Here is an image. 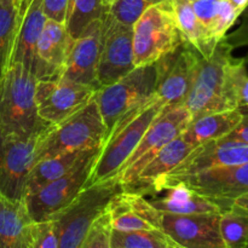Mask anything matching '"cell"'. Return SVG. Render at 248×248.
Listing matches in <instances>:
<instances>
[{
	"label": "cell",
	"instance_id": "obj_9",
	"mask_svg": "<svg viewBox=\"0 0 248 248\" xmlns=\"http://www.w3.org/2000/svg\"><path fill=\"white\" fill-rule=\"evenodd\" d=\"M102 147L89 149L67 173L24 198L28 215L34 223L53 219L87 188V181Z\"/></svg>",
	"mask_w": 248,
	"mask_h": 248
},
{
	"label": "cell",
	"instance_id": "obj_18",
	"mask_svg": "<svg viewBox=\"0 0 248 248\" xmlns=\"http://www.w3.org/2000/svg\"><path fill=\"white\" fill-rule=\"evenodd\" d=\"M248 162V144L239 140H219L196 147L171 173L182 176L206 171L215 167L232 166Z\"/></svg>",
	"mask_w": 248,
	"mask_h": 248
},
{
	"label": "cell",
	"instance_id": "obj_41",
	"mask_svg": "<svg viewBox=\"0 0 248 248\" xmlns=\"http://www.w3.org/2000/svg\"><path fill=\"white\" fill-rule=\"evenodd\" d=\"M234 205L239 206V207L248 211V194H246V195L244 196H240L239 199H236V200L234 201Z\"/></svg>",
	"mask_w": 248,
	"mask_h": 248
},
{
	"label": "cell",
	"instance_id": "obj_24",
	"mask_svg": "<svg viewBox=\"0 0 248 248\" xmlns=\"http://www.w3.org/2000/svg\"><path fill=\"white\" fill-rule=\"evenodd\" d=\"M177 27L186 43L198 50L202 57H210L219 41L216 40L200 23L189 0H171Z\"/></svg>",
	"mask_w": 248,
	"mask_h": 248
},
{
	"label": "cell",
	"instance_id": "obj_31",
	"mask_svg": "<svg viewBox=\"0 0 248 248\" xmlns=\"http://www.w3.org/2000/svg\"><path fill=\"white\" fill-rule=\"evenodd\" d=\"M162 1L166 0H111L106 15L119 23L132 27L150 6Z\"/></svg>",
	"mask_w": 248,
	"mask_h": 248
},
{
	"label": "cell",
	"instance_id": "obj_14",
	"mask_svg": "<svg viewBox=\"0 0 248 248\" xmlns=\"http://www.w3.org/2000/svg\"><path fill=\"white\" fill-rule=\"evenodd\" d=\"M132 27L106 16L102 19V43L97 67L98 89L118 81L135 69Z\"/></svg>",
	"mask_w": 248,
	"mask_h": 248
},
{
	"label": "cell",
	"instance_id": "obj_36",
	"mask_svg": "<svg viewBox=\"0 0 248 248\" xmlns=\"http://www.w3.org/2000/svg\"><path fill=\"white\" fill-rule=\"evenodd\" d=\"M219 2L220 0H194L191 1V6H193L196 17L210 34L212 31L213 23H215L216 16H217L218 9H219Z\"/></svg>",
	"mask_w": 248,
	"mask_h": 248
},
{
	"label": "cell",
	"instance_id": "obj_23",
	"mask_svg": "<svg viewBox=\"0 0 248 248\" xmlns=\"http://www.w3.org/2000/svg\"><path fill=\"white\" fill-rule=\"evenodd\" d=\"M242 114L237 109L206 114L193 119L182 137L194 147L212 140H219L229 135L241 121Z\"/></svg>",
	"mask_w": 248,
	"mask_h": 248
},
{
	"label": "cell",
	"instance_id": "obj_42",
	"mask_svg": "<svg viewBox=\"0 0 248 248\" xmlns=\"http://www.w3.org/2000/svg\"><path fill=\"white\" fill-rule=\"evenodd\" d=\"M110 2H111V0H103V4H104V6H106V9L109 6V4H110Z\"/></svg>",
	"mask_w": 248,
	"mask_h": 248
},
{
	"label": "cell",
	"instance_id": "obj_39",
	"mask_svg": "<svg viewBox=\"0 0 248 248\" xmlns=\"http://www.w3.org/2000/svg\"><path fill=\"white\" fill-rule=\"evenodd\" d=\"M242 114L241 121L239 125L232 131L228 136H225L222 140H239V142L246 143L248 144V111H244Z\"/></svg>",
	"mask_w": 248,
	"mask_h": 248
},
{
	"label": "cell",
	"instance_id": "obj_7",
	"mask_svg": "<svg viewBox=\"0 0 248 248\" xmlns=\"http://www.w3.org/2000/svg\"><path fill=\"white\" fill-rule=\"evenodd\" d=\"M120 191L123 186L116 179L85 188L52 219L57 229L58 248H81L93 223L106 212L110 201Z\"/></svg>",
	"mask_w": 248,
	"mask_h": 248
},
{
	"label": "cell",
	"instance_id": "obj_16",
	"mask_svg": "<svg viewBox=\"0 0 248 248\" xmlns=\"http://www.w3.org/2000/svg\"><path fill=\"white\" fill-rule=\"evenodd\" d=\"M102 43V21L90 24L80 38L73 40L60 80L98 90L97 67Z\"/></svg>",
	"mask_w": 248,
	"mask_h": 248
},
{
	"label": "cell",
	"instance_id": "obj_21",
	"mask_svg": "<svg viewBox=\"0 0 248 248\" xmlns=\"http://www.w3.org/2000/svg\"><path fill=\"white\" fill-rule=\"evenodd\" d=\"M145 200L162 213L170 215H203L222 213V208L210 199L191 190L182 182L162 186L156 194L144 196Z\"/></svg>",
	"mask_w": 248,
	"mask_h": 248
},
{
	"label": "cell",
	"instance_id": "obj_27",
	"mask_svg": "<svg viewBox=\"0 0 248 248\" xmlns=\"http://www.w3.org/2000/svg\"><path fill=\"white\" fill-rule=\"evenodd\" d=\"M106 12L103 0H69L64 26L70 38H80L90 24L102 21Z\"/></svg>",
	"mask_w": 248,
	"mask_h": 248
},
{
	"label": "cell",
	"instance_id": "obj_38",
	"mask_svg": "<svg viewBox=\"0 0 248 248\" xmlns=\"http://www.w3.org/2000/svg\"><path fill=\"white\" fill-rule=\"evenodd\" d=\"M69 0H43V10L47 19L63 23L65 22Z\"/></svg>",
	"mask_w": 248,
	"mask_h": 248
},
{
	"label": "cell",
	"instance_id": "obj_1",
	"mask_svg": "<svg viewBox=\"0 0 248 248\" xmlns=\"http://www.w3.org/2000/svg\"><path fill=\"white\" fill-rule=\"evenodd\" d=\"M38 79L21 63L10 64L0 78V127L9 133L31 137L51 127L39 116L35 99Z\"/></svg>",
	"mask_w": 248,
	"mask_h": 248
},
{
	"label": "cell",
	"instance_id": "obj_35",
	"mask_svg": "<svg viewBox=\"0 0 248 248\" xmlns=\"http://www.w3.org/2000/svg\"><path fill=\"white\" fill-rule=\"evenodd\" d=\"M31 248H58L57 229L52 219L34 223Z\"/></svg>",
	"mask_w": 248,
	"mask_h": 248
},
{
	"label": "cell",
	"instance_id": "obj_8",
	"mask_svg": "<svg viewBox=\"0 0 248 248\" xmlns=\"http://www.w3.org/2000/svg\"><path fill=\"white\" fill-rule=\"evenodd\" d=\"M184 41L171 0L150 6L132 26L133 64H152Z\"/></svg>",
	"mask_w": 248,
	"mask_h": 248
},
{
	"label": "cell",
	"instance_id": "obj_30",
	"mask_svg": "<svg viewBox=\"0 0 248 248\" xmlns=\"http://www.w3.org/2000/svg\"><path fill=\"white\" fill-rule=\"evenodd\" d=\"M178 245L159 229L119 232L111 229L110 248H177Z\"/></svg>",
	"mask_w": 248,
	"mask_h": 248
},
{
	"label": "cell",
	"instance_id": "obj_26",
	"mask_svg": "<svg viewBox=\"0 0 248 248\" xmlns=\"http://www.w3.org/2000/svg\"><path fill=\"white\" fill-rule=\"evenodd\" d=\"M23 14V0H0V78L11 62Z\"/></svg>",
	"mask_w": 248,
	"mask_h": 248
},
{
	"label": "cell",
	"instance_id": "obj_15",
	"mask_svg": "<svg viewBox=\"0 0 248 248\" xmlns=\"http://www.w3.org/2000/svg\"><path fill=\"white\" fill-rule=\"evenodd\" d=\"M97 90L63 80H38L35 99L39 116L51 125L61 123L93 98Z\"/></svg>",
	"mask_w": 248,
	"mask_h": 248
},
{
	"label": "cell",
	"instance_id": "obj_25",
	"mask_svg": "<svg viewBox=\"0 0 248 248\" xmlns=\"http://www.w3.org/2000/svg\"><path fill=\"white\" fill-rule=\"evenodd\" d=\"M89 150V149H87ZM69 152L63 154L55 155V156L45 157L40 161L35 162L31 169L26 183V194L24 198L40 190L43 186L67 173L75 164L80 160V157L87 152ZM24 200V199H23Z\"/></svg>",
	"mask_w": 248,
	"mask_h": 248
},
{
	"label": "cell",
	"instance_id": "obj_43",
	"mask_svg": "<svg viewBox=\"0 0 248 248\" xmlns=\"http://www.w3.org/2000/svg\"><path fill=\"white\" fill-rule=\"evenodd\" d=\"M245 60H246V62L248 63V57H247V58H245Z\"/></svg>",
	"mask_w": 248,
	"mask_h": 248
},
{
	"label": "cell",
	"instance_id": "obj_40",
	"mask_svg": "<svg viewBox=\"0 0 248 248\" xmlns=\"http://www.w3.org/2000/svg\"><path fill=\"white\" fill-rule=\"evenodd\" d=\"M240 14L244 12V10L248 6V0H228Z\"/></svg>",
	"mask_w": 248,
	"mask_h": 248
},
{
	"label": "cell",
	"instance_id": "obj_33",
	"mask_svg": "<svg viewBox=\"0 0 248 248\" xmlns=\"http://www.w3.org/2000/svg\"><path fill=\"white\" fill-rule=\"evenodd\" d=\"M111 227L108 208L93 223L81 248H110Z\"/></svg>",
	"mask_w": 248,
	"mask_h": 248
},
{
	"label": "cell",
	"instance_id": "obj_10",
	"mask_svg": "<svg viewBox=\"0 0 248 248\" xmlns=\"http://www.w3.org/2000/svg\"><path fill=\"white\" fill-rule=\"evenodd\" d=\"M191 119L193 116L184 104L165 107L161 114L149 126L135 152L123 165L115 177L116 181L121 186L132 182L160 149L184 132Z\"/></svg>",
	"mask_w": 248,
	"mask_h": 248
},
{
	"label": "cell",
	"instance_id": "obj_44",
	"mask_svg": "<svg viewBox=\"0 0 248 248\" xmlns=\"http://www.w3.org/2000/svg\"><path fill=\"white\" fill-rule=\"evenodd\" d=\"M177 248H184V247H181V246H178Z\"/></svg>",
	"mask_w": 248,
	"mask_h": 248
},
{
	"label": "cell",
	"instance_id": "obj_17",
	"mask_svg": "<svg viewBox=\"0 0 248 248\" xmlns=\"http://www.w3.org/2000/svg\"><path fill=\"white\" fill-rule=\"evenodd\" d=\"M195 148L179 136L160 149L132 182L121 186L123 191L140 196L156 194L162 178L171 173Z\"/></svg>",
	"mask_w": 248,
	"mask_h": 248
},
{
	"label": "cell",
	"instance_id": "obj_22",
	"mask_svg": "<svg viewBox=\"0 0 248 248\" xmlns=\"http://www.w3.org/2000/svg\"><path fill=\"white\" fill-rule=\"evenodd\" d=\"M33 225L23 200L0 194V248H31Z\"/></svg>",
	"mask_w": 248,
	"mask_h": 248
},
{
	"label": "cell",
	"instance_id": "obj_13",
	"mask_svg": "<svg viewBox=\"0 0 248 248\" xmlns=\"http://www.w3.org/2000/svg\"><path fill=\"white\" fill-rule=\"evenodd\" d=\"M201 55L186 40L156 61L159 69L155 94L166 107L182 106L190 91Z\"/></svg>",
	"mask_w": 248,
	"mask_h": 248
},
{
	"label": "cell",
	"instance_id": "obj_2",
	"mask_svg": "<svg viewBox=\"0 0 248 248\" xmlns=\"http://www.w3.org/2000/svg\"><path fill=\"white\" fill-rule=\"evenodd\" d=\"M232 51V46L222 39L210 57L201 56L199 60L190 91L184 102L193 119L236 109L229 81Z\"/></svg>",
	"mask_w": 248,
	"mask_h": 248
},
{
	"label": "cell",
	"instance_id": "obj_20",
	"mask_svg": "<svg viewBox=\"0 0 248 248\" xmlns=\"http://www.w3.org/2000/svg\"><path fill=\"white\" fill-rule=\"evenodd\" d=\"M46 19L47 17L44 14L43 0H23V14L10 64L21 63L24 68L31 70L35 78L38 70L36 43Z\"/></svg>",
	"mask_w": 248,
	"mask_h": 248
},
{
	"label": "cell",
	"instance_id": "obj_11",
	"mask_svg": "<svg viewBox=\"0 0 248 248\" xmlns=\"http://www.w3.org/2000/svg\"><path fill=\"white\" fill-rule=\"evenodd\" d=\"M182 182L191 190L210 199L223 211L232 206L240 196L248 194V162L215 167L206 171L182 176H166L159 186V193L166 184Z\"/></svg>",
	"mask_w": 248,
	"mask_h": 248
},
{
	"label": "cell",
	"instance_id": "obj_45",
	"mask_svg": "<svg viewBox=\"0 0 248 248\" xmlns=\"http://www.w3.org/2000/svg\"><path fill=\"white\" fill-rule=\"evenodd\" d=\"M189 1H194V0H189Z\"/></svg>",
	"mask_w": 248,
	"mask_h": 248
},
{
	"label": "cell",
	"instance_id": "obj_6",
	"mask_svg": "<svg viewBox=\"0 0 248 248\" xmlns=\"http://www.w3.org/2000/svg\"><path fill=\"white\" fill-rule=\"evenodd\" d=\"M166 104L156 94L131 120L111 132L96 159L87 186L115 179L123 165L127 161L142 140L153 121L161 114Z\"/></svg>",
	"mask_w": 248,
	"mask_h": 248
},
{
	"label": "cell",
	"instance_id": "obj_46",
	"mask_svg": "<svg viewBox=\"0 0 248 248\" xmlns=\"http://www.w3.org/2000/svg\"><path fill=\"white\" fill-rule=\"evenodd\" d=\"M247 248H248V247H247Z\"/></svg>",
	"mask_w": 248,
	"mask_h": 248
},
{
	"label": "cell",
	"instance_id": "obj_12",
	"mask_svg": "<svg viewBox=\"0 0 248 248\" xmlns=\"http://www.w3.org/2000/svg\"><path fill=\"white\" fill-rule=\"evenodd\" d=\"M43 135L22 137L0 127V194L5 198L11 200L24 199L27 178L34 165L36 144Z\"/></svg>",
	"mask_w": 248,
	"mask_h": 248
},
{
	"label": "cell",
	"instance_id": "obj_5",
	"mask_svg": "<svg viewBox=\"0 0 248 248\" xmlns=\"http://www.w3.org/2000/svg\"><path fill=\"white\" fill-rule=\"evenodd\" d=\"M127 195L136 211L156 229L171 237L178 246L184 248H225L219 230L220 213L170 215L155 210L144 196L133 194Z\"/></svg>",
	"mask_w": 248,
	"mask_h": 248
},
{
	"label": "cell",
	"instance_id": "obj_4",
	"mask_svg": "<svg viewBox=\"0 0 248 248\" xmlns=\"http://www.w3.org/2000/svg\"><path fill=\"white\" fill-rule=\"evenodd\" d=\"M157 80L159 69L155 62L136 67L118 81L97 90L94 99L106 126V140L123 116L140 109L154 98Z\"/></svg>",
	"mask_w": 248,
	"mask_h": 248
},
{
	"label": "cell",
	"instance_id": "obj_29",
	"mask_svg": "<svg viewBox=\"0 0 248 248\" xmlns=\"http://www.w3.org/2000/svg\"><path fill=\"white\" fill-rule=\"evenodd\" d=\"M219 230L225 248H247L248 211L232 203L220 213Z\"/></svg>",
	"mask_w": 248,
	"mask_h": 248
},
{
	"label": "cell",
	"instance_id": "obj_34",
	"mask_svg": "<svg viewBox=\"0 0 248 248\" xmlns=\"http://www.w3.org/2000/svg\"><path fill=\"white\" fill-rule=\"evenodd\" d=\"M240 15L241 14L228 0H220L219 9H218L215 23H213L212 31H211L213 38L218 41L222 40L227 35L229 29L237 21Z\"/></svg>",
	"mask_w": 248,
	"mask_h": 248
},
{
	"label": "cell",
	"instance_id": "obj_37",
	"mask_svg": "<svg viewBox=\"0 0 248 248\" xmlns=\"http://www.w3.org/2000/svg\"><path fill=\"white\" fill-rule=\"evenodd\" d=\"M241 23L232 33H227L224 40L232 47V50L248 46V6L244 10L241 15Z\"/></svg>",
	"mask_w": 248,
	"mask_h": 248
},
{
	"label": "cell",
	"instance_id": "obj_28",
	"mask_svg": "<svg viewBox=\"0 0 248 248\" xmlns=\"http://www.w3.org/2000/svg\"><path fill=\"white\" fill-rule=\"evenodd\" d=\"M109 220L113 230L135 232V230L156 229L136 211L126 193L116 194L108 206Z\"/></svg>",
	"mask_w": 248,
	"mask_h": 248
},
{
	"label": "cell",
	"instance_id": "obj_3",
	"mask_svg": "<svg viewBox=\"0 0 248 248\" xmlns=\"http://www.w3.org/2000/svg\"><path fill=\"white\" fill-rule=\"evenodd\" d=\"M106 140V126L93 98L82 108L44 132L35 148L34 164L45 157L101 147Z\"/></svg>",
	"mask_w": 248,
	"mask_h": 248
},
{
	"label": "cell",
	"instance_id": "obj_19",
	"mask_svg": "<svg viewBox=\"0 0 248 248\" xmlns=\"http://www.w3.org/2000/svg\"><path fill=\"white\" fill-rule=\"evenodd\" d=\"M73 39L63 23L46 19L36 43L38 80H58L67 58Z\"/></svg>",
	"mask_w": 248,
	"mask_h": 248
},
{
	"label": "cell",
	"instance_id": "obj_32",
	"mask_svg": "<svg viewBox=\"0 0 248 248\" xmlns=\"http://www.w3.org/2000/svg\"><path fill=\"white\" fill-rule=\"evenodd\" d=\"M245 58H235L229 64V81L232 85L236 109L240 113L248 111V70Z\"/></svg>",
	"mask_w": 248,
	"mask_h": 248
}]
</instances>
